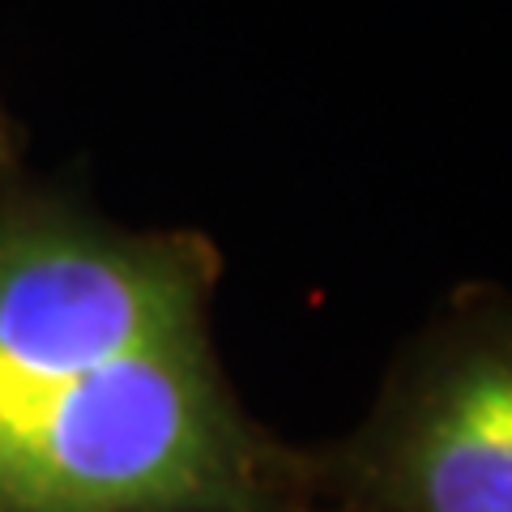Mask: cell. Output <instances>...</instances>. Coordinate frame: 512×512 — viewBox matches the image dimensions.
<instances>
[{"mask_svg":"<svg viewBox=\"0 0 512 512\" xmlns=\"http://www.w3.org/2000/svg\"><path fill=\"white\" fill-rule=\"evenodd\" d=\"M218 282L201 231L0 197V512H320L222 367Z\"/></svg>","mask_w":512,"mask_h":512,"instance_id":"cell-1","label":"cell"},{"mask_svg":"<svg viewBox=\"0 0 512 512\" xmlns=\"http://www.w3.org/2000/svg\"><path fill=\"white\" fill-rule=\"evenodd\" d=\"M308 470L320 512H512V286H457Z\"/></svg>","mask_w":512,"mask_h":512,"instance_id":"cell-2","label":"cell"},{"mask_svg":"<svg viewBox=\"0 0 512 512\" xmlns=\"http://www.w3.org/2000/svg\"><path fill=\"white\" fill-rule=\"evenodd\" d=\"M9 188H18V141H13L9 120L0 116V197Z\"/></svg>","mask_w":512,"mask_h":512,"instance_id":"cell-3","label":"cell"}]
</instances>
